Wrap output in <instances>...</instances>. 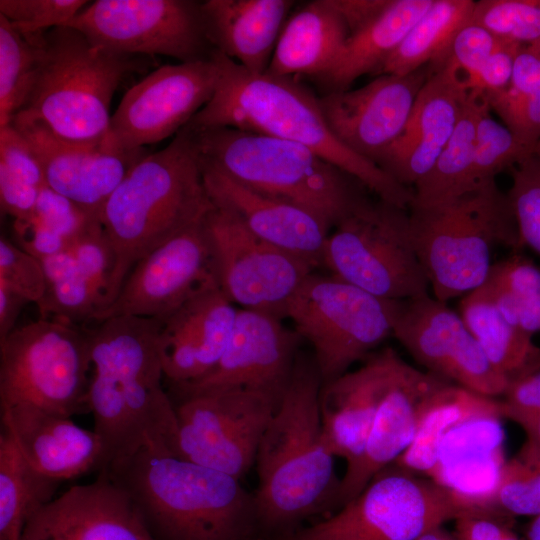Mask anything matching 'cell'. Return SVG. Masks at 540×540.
<instances>
[{"mask_svg": "<svg viewBox=\"0 0 540 540\" xmlns=\"http://www.w3.org/2000/svg\"><path fill=\"white\" fill-rule=\"evenodd\" d=\"M322 385L313 355L298 351L255 459L254 501L261 538L277 540L307 518L338 508L341 479L323 432Z\"/></svg>", "mask_w": 540, "mask_h": 540, "instance_id": "obj_1", "label": "cell"}, {"mask_svg": "<svg viewBox=\"0 0 540 540\" xmlns=\"http://www.w3.org/2000/svg\"><path fill=\"white\" fill-rule=\"evenodd\" d=\"M160 330V320L136 316L109 318L87 330V401L103 447L99 471L144 447L172 449L176 412L162 386Z\"/></svg>", "mask_w": 540, "mask_h": 540, "instance_id": "obj_2", "label": "cell"}, {"mask_svg": "<svg viewBox=\"0 0 540 540\" xmlns=\"http://www.w3.org/2000/svg\"><path fill=\"white\" fill-rule=\"evenodd\" d=\"M215 92L187 124L228 127L301 144L361 182L380 200L409 209L414 190L341 143L330 130L318 97L294 77L253 74L214 50Z\"/></svg>", "mask_w": 540, "mask_h": 540, "instance_id": "obj_3", "label": "cell"}, {"mask_svg": "<svg viewBox=\"0 0 540 540\" xmlns=\"http://www.w3.org/2000/svg\"><path fill=\"white\" fill-rule=\"evenodd\" d=\"M132 499L157 540H261L240 480L148 446L99 471Z\"/></svg>", "mask_w": 540, "mask_h": 540, "instance_id": "obj_4", "label": "cell"}, {"mask_svg": "<svg viewBox=\"0 0 540 540\" xmlns=\"http://www.w3.org/2000/svg\"><path fill=\"white\" fill-rule=\"evenodd\" d=\"M213 206L204 185L201 157L187 126L164 149L139 159L99 217L113 253L103 308L112 303L141 258L205 217Z\"/></svg>", "mask_w": 540, "mask_h": 540, "instance_id": "obj_5", "label": "cell"}, {"mask_svg": "<svg viewBox=\"0 0 540 540\" xmlns=\"http://www.w3.org/2000/svg\"><path fill=\"white\" fill-rule=\"evenodd\" d=\"M26 37L36 47V69L27 100L15 116L43 124L67 142L102 146L112 97L127 76L142 68V56L97 45L68 26Z\"/></svg>", "mask_w": 540, "mask_h": 540, "instance_id": "obj_6", "label": "cell"}, {"mask_svg": "<svg viewBox=\"0 0 540 540\" xmlns=\"http://www.w3.org/2000/svg\"><path fill=\"white\" fill-rule=\"evenodd\" d=\"M188 128L204 163L315 213L331 227L369 200L361 182L301 144L228 127Z\"/></svg>", "mask_w": 540, "mask_h": 540, "instance_id": "obj_7", "label": "cell"}, {"mask_svg": "<svg viewBox=\"0 0 540 540\" xmlns=\"http://www.w3.org/2000/svg\"><path fill=\"white\" fill-rule=\"evenodd\" d=\"M409 219L433 297L445 303L487 280L496 246L522 248L507 193L496 179L439 202L411 205Z\"/></svg>", "mask_w": 540, "mask_h": 540, "instance_id": "obj_8", "label": "cell"}, {"mask_svg": "<svg viewBox=\"0 0 540 540\" xmlns=\"http://www.w3.org/2000/svg\"><path fill=\"white\" fill-rule=\"evenodd\" d=\"M474 509L471 495L393 464L334 514L277 540H417Z\"/></svg>", "mask_w": 540, "mask_h": 540, "instance_id": "obj_9", "label": "cell"}, {"mask_svg": "<svg viewBox=\"0 0 540 540\" xmlns=\"http://www.w3.org/2000/svg\"><path fill=\"white\" fill-rule=\"evenodd\" d=\"M87 330L40 318L0 340V405L28 403L68 417L89 411Z\"/></svg>", "mask_w": 540, "mask_h": 540, "instance_id": "obj_10", "label": "cell"}, {"mask_svg": "<svg viewBox=\"0 0 540 540\" xmlns=\"http://www.w3.org/2000/svg\"><path fill=\"white\" fill-rule=\"evenodd\" d=\"M333 228L322 255L331 275L386 300L429 294L409 209L369 199Z\"/></svg>", "mask_w": 540, "mask_h": 540, "instance_id": "obj_11", "label": "cell"}, {"mask_svg": "<svg viewBox=\"0 0 540 540\" xmlns=\"http://www.w3.org/2000/svg\"><path fill=\"white\" fill-rule=\"evenodd\" d=\"M399 301L312 272L289 300L284 317L312 347L323 383L349 371L392 335Z\"/></svg>", "mask_w": 540, "mask_h": 540, "instance_id": "obj_12", "label": "cell"}, {"mask_svg": "<svg viewBox=\"0 0 540 540\" xmlns=\"http://www.w3.org/2000/svg\"><path fill=\"white\" fill-rule=\"evenodd\" d=\"M281 396L227 388L181 397L174 405L177 430L172 453L240 480L255 464L262 436Z\"/></svg>", "mask_w": 540, "mask_h": 540, "instance_id": "obj_13", "label": "cell"}, {"mask_svg": "<svg viewBox=\"0 0 540 540\" xmlns=\"http://www.w3.org/2000/svg\"><path fill=\"white\" fill-rule=\"evenodd\" d=\"M64 26L129 55H164L182 63L209 59L214 51L202 3L191 0H97Z\"/></svg>", "mask_w": 540, "mask_h": 540, "instance_id": "obj_14", "label": "cell"}, {"mask_svg": "<svg viewBox=\"0 0 540 540\" xmlns=\"http://www.w3.org/2000/svg\"><path fill=\"white\" fill-rule=\"evenodd\" d=\"M217 282L243 309L279 318L314 268L251 233L230 211L214 205L204 219Z\"/></svg>", "mask_w": 540, "mask_h": 540, "instance_id": "obj_15", "label": "cell"}, {"mask_svg": "<svg viewBox=\"0 0 540 540\" xmlns=\"http://www.w3.org/2000/svg\"><path fill=\"white\" fill-rule=\"evenodd\" d=\"M217 81L212 55L155 69L125 93L102 147L130 153L177 134L212 98Z\"/></svg>", "mask_w": 540, "mask_h": 540, "instance_id": "obj_16", "label": "cell"}, {"mask_svg": "<svg viewBox=\"0 0 540 540\" xmlns=\"http://www.w3.org/2000/svg\"><path fill=\"white\" fill-rule=\"evenodd\" d=\"M392 335L427 372L452 384L490 398L503 396L510 384L459 312L430 294L399 301Z\"/></svg>", "mask_w": 540, "mask_h": 540, "instance_id": "obj_17", "label": "cell"}, {"mask_svg": "<svg viewBox=\"0 0 540 540\" xmlns=\"http://www.w3.org/2000/svg\"><path fill=\"white\" fill-rule=\"evenodd\" d=\"M204 219L141 258L112 303L96 312L91 321L119 316L162 321L202 289L218 284Z\"/></svg>", "mask_w": 540, "mask_h": 540, "instance_id": "obj_18", "label": "cell"}, {"mask_svg": "<svg viewBox=\"0 0 540 540\" xmlns=\"http://www.w3.org/2000/svg\"><path fill=\"white\" fill-rule=\"evenodd\" d=\"M433 70L426 65L407 75L381 74L360 88L330 91L318 97L321 111L341 143L377 164L403 132Z\"/></svg>", "mask_w": 540, "mask_h": 540, "instance_id": "obj_19", "label": "cell"}, {"mask_svg": "<svg viewBox=\"0 0 540 540\" xmlns=\"http://www.w3.org/2000/svg\"><path fill=\"white\" fill-rule=\"evenodd\" d=\"M300 337L271 313L238 309L227 346L202 378L174 384L181 397L209 390L249 388L282 395Z\"/></svg>", "mask_w": 540, "mask_h": 540, "instance_id": "obj_20", "label": "cell"}, {"mask_svg": "<svg viewBox=\"0 0 540 540\" xmlns=\"http://www.w3.org/2000/svg\"><path fill=\"white\" fill-rule=\"evenodd\" d=\"M433 66L403 132L377 162L412 189L432 169L448 143L469 93L465 74L449 58Z\"/></svg>", "mask_w": 540, "mask_h": 540, "instance_id": "obj_21", "label": "cell"}, {"mask_svg": "<svg viewBox=\"0 0 540 540\" xmlns=\"http://www.w3.org/2000/svg\"><path fill=\"white\" fill-rule=\"evenodd\" d=\"M22 538L45 540H157L130 496L99 472L41 508Z\"/></svg>", "mask_w": 540, "mask_h": 540, "instance_id": "obj_22", "label": "cell"}, {"mask_svg": "<svg viewBox=\"0 0 540 540\" xmlns=\"http://www.w3.org/2000/svg\"><path fill=\"white\" fill-rule=\"evenodd\" d=\"M446 383L450 382L403 360L378 407L361 456L341 478L338 509L406 451L426 404Z\"/></svg>", "mask_w": 540, "mask_h": 540, "instance_id": "obj_23", "label": "cell"}, {"mask_svg": "<svg viewBox=\"0 0 540 540\" xmlns=\"http://www.w3.org/2000/svg\"><path fill=\"white\" fill-rule=\"evenodd\" d=\"M204 185L212 203L234 214L254 235L310 264L322 266L332 228L315 213L249 188L202 160Z\"/></svg>", "mask_w": 540, "mask_h": 540, "instance_id": "obj_24", "label": "cell"}, {"mask_svg": "<svg viewBox=\"0 0 540 540\" xmlns=\"http://www.w3.org/2000/svg\"><path fill=\"white\" fill-rule=\"evenodd\" d=\"M10 123L31 143L46 185L98 218L129 169L142 158L141 150L119 153L67 142L43 124L20 116Z\"/></svg>", "mask_w": 540, "mask_h": 540, "instance_id": "obj_25", "label": "cell"}, {"mask_svg": "<svg viewBox=\"0 0 540 540\" xmlns=\"http://www.w3.org/2000/svg\"><path fill=\"white\" fill-rule=\"evenodd\" d=\"M3 430L38 473L59 482L100 470L103 447L94 430L28 403L0 405Z\"/></svg>", "mask_w": 540, "mask_h": 540, "instance_id": "obj_26", "label": "cell"}, {"mask_svg": "<svg viewBox=\"0 0 540 540\" xmlns=\"http://www.w3.org/2000/svg\"><path fill=\"white\" fill-rule=\"evenodd\" d=\"M218 284L210 285L161 321L164 376L173 384L198 380L220 360L236 314Z\"/></svg>", "mask_w": 540, "mask_h": 540, "instance_id": "obj_27", "label": "cell"}, {"mask_svg": "<svg viewBox=\"0 0 540 540\" xmlns=\"http://www.w3.org/2000/svg\"><path fill=\"white\" fill-rule=\"evenodd\" d=\"M403 359L392 349L370 354L359 368L323 383L320 415L335 457L352 465L362 454L378 407Z\"/></svg>", "mask_w": 540, "mask_h": 540, "instance_id": "obj_28", "label": "cell"}, {"mask_svg": "<svg viewBox=\"0 0 540 540\" xmlns=\"http://www.w3.org/2000/svg\"><path fill=\"white\" fill-rule=\"evenodd\" d=\"M292 6L290 0H207L202 12L214 50L263 74Z\"/></svg>", "mask_w": 540, "mask_h": 540, "instance_id": "obj_29", "label": "cell"}, {"mask_svg": "<svg viewBox=\"0 0 540 540\" xmlns=\"http://www.w3.org/2000/svg\"><path fill=\"white\" fill-rule=\"evenodd\" d=\"M348 36L333 0L311 1L287 19L265 73L320 79L334 65Z\"/></svg>", "mask_w": 540, "mask_h": 540, "instance_id": "obj_30", "label": "cell"}, {"mask_svg": "<svg viewBox=\"0 0 540 540\" xmlns=\"http://www.w3.org/2000/svg\"><path fill=\"white\" fill-rule=\"evenodd\" d=\"M499 416L500 401L446 383L429 399L414 440L393 464L436 478L443 443L452 431L466 424Z\"/></svg>", "mask_w": 540, "mask_h": 540, "instance_id": "obj_31", "label": "cell"}, {"mask_svg": "<svg viewBox=\"0 0 540 540\" xmlns=\"http://www.w3.org/2000/svg\"><path fill=\"white\" fill-rule=\"evenodd\" d=\"M433 2L390 0L376 18L349 34L334 65L319 80L331 91H340L364 74L376 75Z\"/></svg>", "mask_w": 540, "mask_h": 540, "instance_id": "obj_32", "label": "cell"}, {"mask_svg": "<svg viewBox=\"0 0 540 540\" xmlns=\"http://www.w3.org/2000/svg\"><path fill=\"white\" fill-rule=\"evenodd\" d=\"M459 314L492 365L510 383L540 370L533 336L510 324L481 285L461 297Z\"/></svg>", "mask_w": 540, "mask_h": 540, "instance_id": "obj_33", "label": "cell"}, {"mask_svg": "<svg viewBox=\"0 0 540 540\" xmlns=\"http://www.w3.org/2000/svg\"><path fill=\"white\" fill-rule=\"evenodd\" d=\"M474 4L472 0H434L376 76L407 75L426 65L445 61L455 34L470 21Z\"/></svg>", "mask_w": 540, "mask_h": 540, "instance_id": "obj_34", "label": "cell"}, {"mask_svg": "<svg viewBox=\"0 0 540 540\" xmlns=\"http://www.w3.org/2000/svg\"><path fill=\"white\" fill-rule=\"evenodd\" d=\"M59 481L35 471L10 436L0 435V540H22L26 525L54 499Z\"/></svg>", "mask_w": 540, "mask_h": 540, "instance_id": "obj_35", "label": "cell"}, {"mask_svg": "<svg viewBox=\"0 0 540 540\" xmlns=\"http://www.w3.org/2000/svg\"><path fill=\"white\" fill-rule=\"evenodd\" d=\"M487 105L481 91L469 89L460 118L448 143L432 169L414 186L411 205L439 202L472 188L470 178L477 123Z\"/></svg>", "mask_w": 540, "mask_h": 540, "instance_id": "obj_36", "label": "cell"}, {"mask_svg": "<svg viewBox=\"0 0 540 540\" xmlns=\"http://www.w3.org/2000/svg\"><path fill=\"white\" fill-rule=\"evenodd\" d=\"M483 95L490 110L534 154L540 141V53L536 43L521 45L511 82L505 89Z\"/></svg>", "mask_w": 540, "mask_h": 540, "instance_id": "obj_37", "label": "cell"}, {"mask_svg": "<svg viewBox=\"0 0 540 540\" xmlns=\"http://www.w3.org/2000/svg\"><path fill=\"white\" fill-rule=\"evenodd\" d=\"M482 285L510 324L531 336L540 332V268L536 264L512 255L493 263Z\"/></svg>", "mask_w": 540, "mask_h": 540, "instance_id": "obj_38", "label": "cell"}, {"mask_svg": "<svg viewBox=\"0 0 540 540\" xmlns=\"http://www.w3.org/2000/svg\"><path fill=\"white\" fill-rule=\"evenodd\" d=\"M37 52L33 41L0 14V127L11 122L31 91Z\"/></svg>", "mask_w": 540, "mask_h": 540, "instance_id": "obj_39", "label": "cell"}, {"mask_svg": "<svg viewBox=\"0 0 540 540\" xmlns=\"http://www.w3.org/2000/svg\"><path fill=\"white\" fill-rule=\"evenodd\" d=\"M476 505L503 518L540 515V467L516 457L503 462L494 487L486 495L476 496Z\"/></svg>", "mask_w": 540, "mask_h": 540, "instance_id": "obj_40", "label": "cell"}, {"mask_svg": "<svg viewBox=\"0 0 540 540\" xmlns=\"http://www.w3.org/2000/svg\"><path fill=\"white\" fill-rule=\"evenodd\" d=\"M487 105L478 120L471 169V187L495 180L506 168L532 155L503 124L494 120Z\"/></svg>", "mask_w": 540, "mask_h": 540, "instance_id": "obj_41", "label": "cell"}, {"mask_svg": "<svg viewBox=\"0 0 540 540\" xmlns=\"http://www.w3.org/2000/svg\"><path fill=\"white\" fill-rule=\"evenodd\" d=\"M470 21L501 41L535 44L540 41V0L475 1Z\"/></svg>", "mask_w": 540, "mask_h": 540, "instance_id": "obj_42", "label": "cell"}, {"mask_svg": "<svg viewBox=\"0 0 540 540\" xmlns=\"http://www.w3.org/2000/svg\"><path fill=\"white\" fill-rule=\"evenodd\" d=\"M507 192L521 247L540 257V158L530 155L513 166Z\"/></svg>", "mask_w": 540, "mask_h": 540, "instance_id": "obj_43", "label": "cell"}, {"mask_svg": "<svg viewBox=\"0 0 540 540\" xmlns=\"http://www.w3.org/2000/svg\"><path fill=\"white\" fill-rule=\"evenodd\" d=\"M42 318L70 323L91 321L102 308V298L78 268L46 283L42 300L37 304Z\"/></svg>", "mask_w": 540, "mask_h": 540, "instance_id": "obj_44", "label": "cell"}, {"mask_svg": "<svg viewBox=\"0 0 540 540\" xmlns=\"http://www.w3.org/2000/svg\"><path fill=\"white\" fill-rule=\"evenodd\" d=\"M90 2L84 0H0V14L24 36L71 21Z\"/></svg>", "mask_w": 540, "mask_h": 540, "instance_id": "obj_45", "label": "cell"}, {"mask_svg": "<svg viewBox=\"0 0 540 540\" xmlns=\"http://www.w3.org/2000/svg\"><path fill=\"white\" fill-rule=\"evenodd\" d=\"M69 249L80 273L101 296L103 308L113 268V253L100 219L91 221L70 243Z\"/></svg>", "mask_w": 540, "mask_h": 540, "instance_id": "obj_46", "label": "cell"}, {"mask_svg": "<svg viewBox=\"0 0 540 540\" xmlns=\"http://www.w3.org/2000/svg\"><path fill=\"white\" fill-rule=\"evenodd\" d=\"M0 282L36 305L46 290L40 260L4 237L0 239Z\"/></svg>", "mask_w": 540, "mask_h": 540, "instance_id": "obj_47", "label": "cell"}, {"mask_svg": "<svg viewBox=\"0 0 540 540\" xmlns=\"http://www.w3.org/2000/svg\"><path fill=\"white\" fill-rule=\"evenodd\" d=\"M33 219L61 235L70 245L91 221L99 218L44 185L39 190Z\"/></svg>", "mask_w": 540, "mask_h": 540, "instance_id": "obj_48", "label": "cell"}, {"mask_svg": "<svg viewBox=\"0 0 540 540\" xmlns=\"http://www.w3.org/2000/svg\"><path fill=\"white\" fill-rule=\"evenodd\" d=\"M502 42L484 27L468 21L455 34L448 58L470 79Z\"/></svg>", "mask_w": 540, "mask_h": 540, "instance_id": "obj_49", "label": "cell"}, {"mask_svg": "<svg viewBox=\"0 0 540 540\" xmlns=\"http://www.w3.org/2000/svg\"><path fill=\"white\" fill-rule=\"evenodd\" d=\"M0 164L36 187L46 185L42 166L31 143L11 123L0 127Z\"/></svg>", "mask_w": 540, "mask_h": 540, "instance_id": "obj_50", "label": "cell"}, {"mask_svg": "<svg viewBox=\"0 0 540 540\" xmlns=\"http://www.w3.org/2000/svg\"><path fill=\"white\" fill-rule=\"evenodd\" d=\"M501 404V416L521 428L540 414V370L512 381Z\"/></svg>", "mask_w": 540, "mask_h": 540, "instance_id": "obj_51", "label": "cell"}, {"mask_svg": "<svg viewBox=\"0 0 540 540\" xmlns=\"http://www.w3.org/2000/svg\"><path fill=\"white\" fill-rule=\"evenodd\" d=\"M521 45L502 42L489 56L480 70L470 79H466L469 89L482 93L497 92L505 89L511 82L516 56Z\"/></svg>", "mask_w": 540, "mask_h": 540, "instance_id": "obj_52", "label": "cell"}, {"mask_svg": "<svg viewBox=\"0 0 540 540\" xmlns=\"http://www.w3.org/2000/svg\"><path fill=\"white\" fill-rule=\"evenodd\" d=\"M39 190L0 164L1 210L16 222H29L34 218Z\"/></svg>", "mask_w": 540, "mask_h": 540, "instance_id": "obj_53", "label": "cell"}, {"mask_svg": "<svg viewBox=\"0 0 540 540\" xmlns=\"http://www.w3.org/2000/svg\"><path fill=\"white\" fill-rule=\"evenodd\" d=\"M454 521L453 534L458 540H521L505 518L490 512L470 510Z\"/></svg>", "mask_w": 540, "mask_h": 540, "instance_id": "obj_54", "label": "cell"}, {"mask_svg": "<svg viewBox=\"0 0 540 540\" xmlns=\"http://www.w3.org/2000/svg\"><path fill=\"white\" fill-rule=\"evenodd\" d=\"M16 230L22 249L41 260L69 249V242L61 235L46 228L34 219L16 222Z\"/></svg>", "mask_w": 540, "mask_h": 540, "instance_id": "obj_55", "label": "cell"}, {"mask_svg": "<svg viewBox=\"0 0 540 540\" xmlns=\"http://www.w3.org/2000/svg\"><path fill=\"white\" fill-rule=\"evenodd\" d=\"M345 20L349 34L362 28L376 18L390 0H333Z\"/></svg>", "mask_w": 540, "mask_h": 540, "instance_id": "obj_56", "label": "cell"}, {"mask_svg": "<svg viewBox=\"0 0 540 540\" xmlns=\"http://www.w3.org/2000/svg\"><path fill=\"white\" fill-rule=\"evenodd\" d=\"M28 301L7 285L0 282V340L16 328V321Z\"/></svg>", "mask_w": 540, "mask_h": 540, "instance_id": "obj_57", "label": "cell"}, {"mask_svg": "<svg viewBox=\"0 0 540 540\" xmlns=\"http://www.w3.org/2000/svg\"><path fill=\"white\" fill-rule=\"evenodd\" d=\"M522 429L525 441L515 457L528 465L540 467V414L529 420Z\"/></svg>", "mask_w": 540, "mask_h": 540, "instance_id": "obj_58", "label": "cell"}, {"mask_svg": "<svg viewBox=\"0 0 540 540\" xmlns=\"http://www.w3.org/2000/svg\"><path fill=\"white\" fill-rule=\"evenodd\" d=\"M417 540H458L453 533H449L445 529H443L442 526L435 527L426 533H424L422 536H420Z\"/></svg>", "mask_w": 540, "mask_h": 540, "instance_id": "obj_59", "label": "cell"}, {"mask_svg": "<svg viewBox=\"0 0 540 540\" xmlns=\"http://www.w3.org/2000/svg\"><path fill=\"white\" fill-rule=\"evenodd\" d=\"M526 540H540V515L533 517L530 521L526 531Z\"/></svg>", "mask_w": 540, "mask_h": 540, "instance_id": "obj_60", "label": "cell"}, {"mask_svg": "<svg viewBox=\"0 0 540 540\" xmlns=\"http://www.w3.org/2000/svg\"><path fill=\"white\" fill-rule=\"evenodd\" d=\"M534 154L540 158V141L538 142V144L536 145L535 147V150H534Z\"/></svg>", "mask_w": 540, "mask_h": 540, "instance_id": "obj_61", "label": "cell"}, {"mask_svg": "<svg viewBox=\"0 0 540 540\" xmlns=\"http://www.w3.org/2000/svg\"><path fill=\"white\" fill-rule=\"evenodd\" d=\"M22 540H45V539H30V538H22Z\"/></svg>", "mask_w": 540, "mask_h": 540, "instance_id": "obj_62", "label": "cell"}, {"mask_svg": "<svg viewBox=\"0 0 540 540\" xmlns=\"http://www.w3.org/2000/svg\"><path fill=\"white\" fill-rule=\"evenodd\" d=\"M536 45H537L538 51H539V53H540V41L537 42Z\"/></svg>", "mask_w": 540, "mask_h": 540, "instance_id": "obj_63", "label": "cell"}]
</instances>
